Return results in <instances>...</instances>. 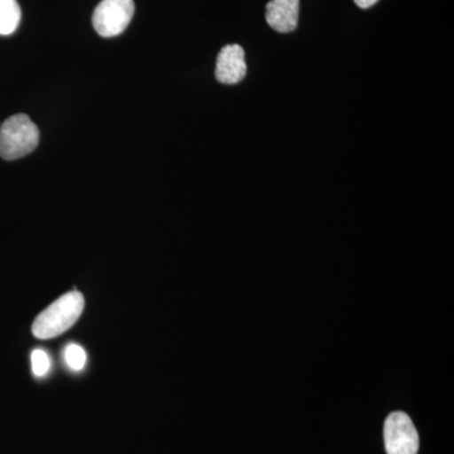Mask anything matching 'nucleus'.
<instances>
[{
    "instance_id": "nucleus-2",
    "label": "nucleus",
    "mask_w": 454,
    "mask_h": 454,
    "mask_svg": "<svg viewBox=\"0 0 454 454\" xmlns=\"http://www.w3.org/2000/svg\"><path fill=\"white\" fill-rule=\"evenodd\" d=\"M40 143V130L26 114L11 116L0 128V157L14 160L32 153Z\"/></svg>"
},
{
    "instance_id": "nucleus-8",
    "label": "nucleus",
    "mask_w": 454,
    "mask_h": 454,
    "mask_svg": "<svg viewBox=\"0 0 454 454\" xmlns=\"http://www.w3.org/2000/svg\"><path fill=\"white\" fill-rule=\"evenodd\" d=\"M65 361L74 372H82L86 365L85 349L76 343H71L65 348Z\"/></svg>"
},
{
    "instance_id": "nucleus-6",
    "label": "nucleus",
    "mask_w": 454,
    "mask_h": 454,
    "mask_svg": "<svg viewBox=\"0 0 454 454\" xmlns=\"http://www.w3.org/2000/svg\"><path fill=\"white\" fill-rule=\"evenodd\" d=\"M300 17V0H270L267 4L268 25L279 33L294 31Z\"/></svg>"
},
{
    "instance_id": "nucleus-4",
    "label": "nucleus",
    "mask_w": 454,
    "mask_h": 454,
    "mask_svg": "<svg viewBox=\"0 0 454 454\" xmlns=\"http://www.w3.org/2000/svg\"><path fill=\"white\" fill-rule=\"evenodd\" d=\"M385 450L387 454H418L419 434L404 411H394L385 420Z\"/></svg>"
},
{
    "instance_id": "nucleus-3",
    "label": "nucleus",
    "mask_w": 454,
    "mask_h": 454,
    "mask_svg": "<svg viewBox=\"0 0 454 454\" xmlns=\"http://www.w3.org/2000/svg\"><path fill=\"white\" fill-rule=\"evenodd\" d=\"M134 12V0H103L92 14V25L101 37H116L129 26Z\"/></svg>"
},
{
    "instance_id": "nucleus-7",
    "label": "nucleus",
    "mask_w": 454,
    "mask_h": 454,
    "mask_svg": "<svg viewBox=\"0 0 454 454\" xmlns=\"http://www.w3.org/2000/svg\"><path fill=\"white\" fill-rule=\"evenodd\" d=\"M22 18L17 0H0V35H9L16 32Z\"/></svg>"
},
{
    "instance_id": "nucleus-5",
    "label": "nucleus",
    "mask_w": 454,
    "mask_h": 454,
    "mask_svg": "<svg viewBox=\"0 0 454 454\" xmlns=\"http://www.w3.org/2000/svg\"><path fill=\"white\" fill-rule=\"evenodd\" d=\"M244 49L239 44H227L220 51L216 64V79L225 85L240 82L247 74Z\"/></svg>"
},
{
    "instance_id": "nucleus-10",
    "label": "nucleus",
    "mask_w": 454,
    "mask_h": 454,
    "mask_svg": "<svg viewBox=\"0 0 454 454\" xmlns=\"http://www.w3.org/2000/svg\"><path fill=\"white\" fill-rule=\"evenodd\" d=\"M379 0H355V3L358 5V7L363 9H367L375 5Z\"/></svg>"
},
{
    "instance_id": "nucleus-1",
    "label": "nucleus",
    "mask_w": 454,
    "mask_h": 454,
    "mask_svg": "<svg viewBox=\"0 0 454 454\" xmlns=\"http://www.w3.org/2000/svg\"><path fill=\"white\" fill-rule=\"evenodd\" d=\"M85 309L82 293L70 292L53 301L33 322L32 333L37 339L50 340L70 330Z\"/></svg>"
},
{
    "instance_id": "nucleus-9",
    "label": "nucleus",
    "mask_w": 454,
    "mask_h": 454,
    "mask_svg": "<svg viewBox=\"0 0 454 454\" xmlns=\"http://www.w3.org/2000/svg\"><path fill=\"white\" fill-rule=\"evenodd\" d=\"M31 361L32 372L35 376L42 378V376H46L47 373H49L51 360L46 351L40 348L35 349V351L32 352Z\"/></svg>"
}]
</instances>
